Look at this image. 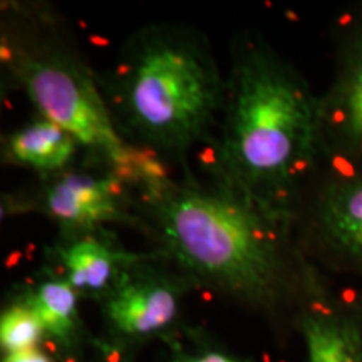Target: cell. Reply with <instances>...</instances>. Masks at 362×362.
<instances>
[{"instance_id":"6da1fadb","label":"cell","mask_w":362,"mask_h":362,"mask_svg":"<svg viewBox=\"0 0 362 362\" xmlns=\"http://www.w3.org/2000/svg\"><path fill=\"white\" fill-rule=\"evenodd\" d=\"M134 188L141 233L192 284L264 314L300 305L319 279L296 216L270 210L215 176L180 168Z\"/></svg>"},{"instance_id":"7a4b0ae2","label":"cell","mask_w":362,"mask_h":362,"mask_svg":"<svg viewBox=\"0 0 362 362\" xmlns=\"http://www.w3.org/2000/svg\"><path fill=\"white\" fill-rule=\"evenodd\" d=\"M228 54L218 128L194 170L296 216L320 160L317 98L260 30L235 33Z\"/></svg>"},{"instance_id":"3957f363","label":"cell","mask_w":362,"mask_h":362,"mask_svg":"<svg viewBox=\"0 0 362 362\" xmlns=\"http://www.w3.org/2000/svg\"><path fill=\"white\" fill-rule=\"evenodd\" d=\"M225 79L208 35L183 22L139 27L99 72L104 101L124 141L180 168L214 141Z\"/></svg>"},{"instance_id":"277c9868","label":"cell","mask_w":362,"mask_h":362,"mask_svg":"<svg viewBox=\"0 0 362 362\" xmlns=\"http://www.w3.org/2000/svg\"><path fill=\"white\" fill-rule=\"evenodd\" d=\"M4 7L0 59L4 72L25 93L40 117L78 139L84 160L107 166L133 187L163 175L160 161L124 141L104 101L99 72L90 67L47 7Z\"/></svg>"},{"instance_id":"5b68a950","label":"cell","mask_w":362,"mask_h":362,"mask_svg":"<svg viewBox=\"0 0 362 362\" xmlns=\"http://www.w3.org/2000/svg\"><path fill=\"white\" fill-rule=\"evenodd\" d=\"M37 185L4 200L2 214H39L57 225V237L123 225L141 233L134 208V187L107 166L76 161L61 173L37 178Z\"/></svg>"},{"instance_id":"8992f818","label":"cell","mask_w":362,"mask_h":362,"mask_svg":"<svg viewBox=\"0 0 362 362\" xmlns=\"http://www.w3.org/2000/svg\"><path fill=\"white\" fill-rule=\"evenodd\" d=\"M192 288L156 250L144 252L98 302L112 349L168 337L180 319L181 300Z\"/></svg>"},{"instance_id":"52a82bcc","label":"cell","mask_w":362,"mask_h":362,"mask_svg":"<svg viewBox=\"0 0 362 362\" xmlns=\"http://www.w3.org/2000/svg\"><path fill=\"white\" fill-rule=\"evenodd\" d=\"M297 238L309 260L354 269L362 255V171L330 175L296 214Z\"/></svg>"},{"instance_id":"ba28073f","label":"cell","mask_w":362,"mask_h":362,"mask_svg":"<svg viewBox=\"0 0 362 362\" xmlns=\"http://www.w3.org/2000/svg\"><path fill=\"white\" fill-rule=\"evenodd\" d=\"M319 155L362 171V22L339 49L334 81L317 98Z\"/></svg>"},{"instance_id":"9c48e42d","label":"cell","mask_w":362,"mask_h":362,"mask_svg":"<svg viewBox=\"0 0 362 362\" xmlns=\"http://www.w3.org/2000/svg\"><path fill=\"white\" fill-rule=\"evenodd\" d=\"M144 252H131L110 228L57 237L45 250V269L66 280L79 297L99 302Z\"/></svg>"},{"instance_id":"30bf717a","label":"cell","mask_w":362,"mask_h":362,"mask_svg":"<svg viewBox=\"0 0 362 362\" xmlns=\"http://www.w3.org/2000/svg\"><path fill=\"white\" fill-rule=\"evenodd\" d=\"M293 325L304 339L307 362H362V320L329 293L320 277L293 312Z\"/></svg>"},{"instance_id":"8fae6325","label":"cell","mask_w":362,"mask_h":362,"mask_svg":"<svg viewBox=\"0 0 362 362\" xmlns=\"http://www.w3.org/2000/svg\"><path fill=\"white\" fill-rule=\"evenodd\" d=\"M83 148L61 126L37 117L2 138V163L33 170L37 178L61 173L78 161Z\"/></svg>"},{"instance_id":"7c38bea8","label":"cell","mask_w":362,"mask_h":362,"mask_svg":"<svg viewBox=\"0 0 362 362\" xmlns=\"http://www.w3.org/2000/svg\"><path fill=\"white\" fill-rule=\"evenodd\" d=\"M21 300L34 309L44 325L45 336L61 352L74 354L84 339L79 314V296L64 279L52 270L42 269V275L17 293Z\"/></svg>"},{"instance_id":"4fadbf2b","label":"cell","mask_w":362,"mask_h":362,"mask_svg":"<svg viewBox=\"0 0 362 362\" xmlns=\"http://www.w3.org/2000/svg\"><path fill=\"white\" fill-rule=\"evenodd\" d=\"M45 337L39 315L19 297L4 309L0 317V347L4 354L35 349Z\"/></svg>"},{"instance_id":"5bb4252c","label":"cell","mask_w":362,"mask_h":362,"mask_svg":"<svg viewBox=\"0 0 362 362\" xmlns=\"http://www.w3.org/2000/svg\"><path fill=\"white\" fill-rule=\"evenodd\" d=\"M171 362H247L240 357L230 354L223 349L214 346H202L194 351H187L183 347L175 346L173 359Z\"/></svg>"},{"instance_id":"9a60e30c","label":"cell","mask_w":362,"mask_h":362,"mask_svg":"<svg viewBox=\"0 0 362 362\" xmlns=\"http://www.w3.org/2000/svg\"><path fill=\"white\" fill-rule=\"evenodd\" d=\"M2 362H54V359L51 357V354H47V352L40 351L39 347H35V349L4 354Z\"/></svg>"},{"instance_id":"2e32d148","label":"cell","mask_w":362,"mask_h":362,"mask_svg":"<svg viewBox=\"0 0 362 362\" xmlns=\"http://www.w3.org/2000/svg\"><path fill=\"white\" fill-rule=\"evenodd\" d=\"M357 310H359V315H361V320H362V298H361V305H359V309H357Z\"/></svg>"}]
</instances>
